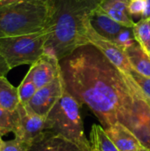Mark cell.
I'll return each instance as SVG.
<instances>
[{
    "instance_id": "obj_1",
    "label": "cell",
    "mask_w": 150,
    "mask_h": 151,
    "mask_svg": "<svg viewBox=\"0 0 150 151\" xmlns=\"http://www.w3.org/2000/svg\"><path fill=\"white\" fill-rule=\"evenodd\" d=\"M66 90L86 104L103 129L119 122L131 131L145 95L131 76L95 46L86 44L59 61Z\"/></svg>"
},
{
    "instance_id": "obj_2",
    "label": "cell",
    "mask_w": 150,
    "mask_h": 151,
    "mask_svg": "<svg viewBox=\"0 0 150 151\" xmlns=\"http://www.w3.org/2000/svg\"><path fill=\"white\" fill-rule=\"evenodd\" d=\"M103 0H52L53 16L49 25L45 53L59 61L77 48L89 44L87 41V22L90 13Z\"/></svg>"
},
{
    "instance_id": "obj_3",
    "label": "cell",
    "mask_w": 150,
    "mask_h": 151,
    "mask_svg": "<svg viewBox=\"0 0 150 151\" xmlns=\"http://www.w3.org/2000/svg\"><path fill=\"white\" fill-rule=\"evenodd\" d=\"M52 0H27L0 5V37L41 32L53 16Z\"/></svg>"
},
{
    "instance_id": "obj_4",
    "label": "cell",
    "mask_w": 150,
    "mask_h": 151,
    "mask_svg": "<svg viewBox=\"0 0 150 151\" xmlns=\"http://www.w3.org/2000/svg\"><path fill=\"white\" fill-rule=\"evenodd\" d=\"M80 104L66 90L46 117V129L90 151V141L84 133Z\"/></svg>"
},
{
    "instance_id": "obj_5",
    "label": "cell",
    "mask_w": 150,
    "mask_h": 151,
    "mask_svg": "<svg viewBox=\"0 0 150 151\" xmlns=\"http://www.w3.org/2000/svg\"><path fill=\"white\" fill-rule=\"evenodd\" d=\"M48 38V27L34 34L0 37V55L11 70L23 65H32L45 53Z\"/></svg>"
},
{
    "instance_id": "obj_6",
    "label": "cell",
    "mask_w": 150,
    "mask_h": 151,
    "mask_svg": "<svg viewBox=\"0 0 150 151\" xmlns=\"http://www.w3.org/2000/svg\"><path fill=\"white\" fill-rule=\"evenodd\" d=\"M86 27H87L86 36H87L88 42L95 46L96 49H98L110 60V62L113 64L118 69H119L125 74L131 76V73L133 72V69L124 50L118 47L112 41L99 35L91 26L89 22V19L88 21L87 22Z\"/></svg>"
},
{
    "instance_id": "obj_7",
    "label": "cell",
    "mask_w": 150,
    "mask_h": 151,
    "mask_svg": "<svg viewBox=\"0 0 150 151\" xmlns=\"http://www.w3.org/2000/svg\"><path fill=\"white\" fill-rule=\"evenodd\" d=\"M65 91V85L62 73H60L59 76L50 83L38 88L27 105L38 115L46 118L55 104L62 97Z\"/></svg>"
},
{
    "instance_id": "obj_8",
    "label": "cell",
    "mask_w": 150,
    "mask_h": 151,
    "mask_svg": "<svg viewBox=\"0 0 150 151\" xmlns=\"http://www.w3.org/2000/svg\"><path fill=\"white\" fill-rule=\"evenodd\" d=\"M17 111L19 114V130L14 137L31 145L37 137L47 131L46 118L38 115L27 105L21 104Z\"/></svg>"
},
{
    "instance_id": "obj_9",
    "label": "cell",
    "mask_w": 150,
    "mask_h": 151,
    "mask_svg": "<svg viewBox=\"0 0 150 151\" xmlns=\"http://www.w3.org/2000/svg\"><path fill=\"white\" fill-rule=\"evenodd\" d=\"M61 73L59 60L47 53H44L35 63H34L27 72L37 88H41L50 83Z\"/></svg>"
},
{
    "instance_id": "obj_10",
    "label": "cell",
    "mask_w": 150,
    "mask_h": 151,
    "mask_svg": "<svg viewBox=\"0 0 150 151\" xmlns=\"http://www.w3.org/2000/svg\"><path fill=\"white\" fill-rule=\"evenodd\" d=\"M28 151H86L74 142L50 131H45L37 137Z\"/></svg>"
},
{
    "instance_id": "obj_11",
    "label": "cell",
    "mask_w": 150,
    "mask_h": 151,
    "mask_svg": "<svg viewBox=\"0 0 150 151\" xmlns=\"http://www.w3.org/2000/svg\"><path fill=\"white\" fill-rule=\"evenodd\" d=\"M89 22L94 29L102 36L115 42L118 35L126 27L111 18L99 5L89 15Z\"/></svg>"
},
{
    "instance_id": "obj_12",
    "label": "cell",
    "mask_w": 150,
    "mask_h": 151,
    "mask_svg": "<svg viewBox=\"0 0 150 151\" xmlns=\"http://www.w3.org/2000/svg\"><path fill=\"white\" fill-rule=\"evenodd\" d=\"M104 130L120 151H138L142 148L136 135L127 127L119 122L113 124Z\"/></svg>"
},
{
    "instance_id": "obj_13",
    "label": "cell",
    "mask_w": 150,
    "mask_h": 151,
    "mask_svg": "<svg viewBox=\"0 0 150 151\" xmlns=\"http://www.w3.org/2000/svg\"><path fill=\"white\" fill-rule=\"evenodd\" d=\"M133 69L140 74L150 78V56L135 42L124 50Z\"/></svg>"
},
{
    "instance_id": "obj_14",
    "label": "cell",
    "mask_w": 150,
    "mask_h": 151,
    "mask_svg": "<svg viewBox=\"0 0 150 151\" xmlns=\"http://www.w3.org/2000/svg\"><path fill=\"white\" fill-rule=\"evenodd\" d=\"M19 104L18 88L11 85L5 76H0V108L15 111Z\"/></svg>"
},
{
    "instance_id": "obj_15",
    "label": "cell",
    "mask_w": 150,
    "mask_h": 151,
    "mask_svg": "<svg viewBox=\"0 0 150 151\" xmlns=\"http://www.w3.org/2000/svg\"><path fill=\"white\" fill-rule=\"evenodd\" d=\"M19 130V114L18 111H10L0 108V131L5 135L12 133L14 135Z\"/></svg>"
},
{
    "instance_id": "obj_16",
    "label": "cell",
    "mask_w": 150,
    "mask_h": 151,
    "mask_svg": "<svg viewBox=\"0 0 150 151\" xmlns=\"http://www.w3.org/2000/svg\"><path fill=\"white\" fill-rule=\"evenodd\" d=\"M135 41L147 52L150 45V19H141L135 23L133 27Z\"/></svg>"
},
{
    "instance_id": "obj_17",
    "label": "cell",
    "mask_w": 150,
    "mask_h": 151,
    "mask_svg": "<svg viewBox=\"0 0 150 151\" xmlns=\"http://www.w3.org/2000/svg\"><path fill=\"white\" fill-rule=\"evenodd\" d=\"M89 137H92L95 141L101 151H120L109 138L101 125L92 126Z\"/></svg>"
},
{
    "instance_id": "obj_18",
    "label": "cell",
    "mask_w": 150,
    "mask_h": 151,
    "mask_svg": "<svg viewBox=\"0 0 150 151\" xmlns=\"http://www.w3.org/2000/svg\"><path fill=\"white\" fill-rule=\"evenodd\" d=\"M37 89L38 88H36L31 78L27 74H26L23 81L18 87L20 104L23 105H27L29 103V101L32 99V97L34 96Z\"/></svg>"
},
{
    "instance_id": "obj_19",
    "label": "cell",
    "mask_w": 150,
    "mask_h": 151,
    "mask_svg": "<svg viewBox=\"0 0 150 151\" xmlns=\"http://www.w3.org/2000/svg\"><path fill=\"white\" fill-rule=\"evenodd\" d=\"M100 6L111 18H112L117 22L120 23L121 25H123L126 27H130V28H133L134 27L135 22L132 19L129 13L123 12V11L117 10L115 8L110 7V6L103 4H101Z\"/></svg>"
},
{
    "instance_id": "obj_20",
    "label": "cell",
    "mask_w": 150,
    "mask_h": 151,
    "mask_svg": "<svg viewBox=\"0 0 150 151\" xmlns=\"http://www.w3.org/2000/svg\"><path fill=\"white\" fill-rule=\"evenodd\" d=\"M135 39L133 37V28L130 27H126L123 29L117 36L115 40V43L120 47L122 50H126L132 44L135 42Z\"/></svg>"
},
{
    "instance_id": "obj_21",
    "label": "cell",
    "mask_w": 150,
    "mask_h": 151,
    "mask_svg": "<svg viewBox=\"0 0 150 151\" xmlns=\"http://www.w3.org/2000/svg\"><path fill=\"white\" fill-rule=\"evenodd\" d=\"M30 146V144L14 137L12 140L3 142L1 151H28Z\"/></svg>"
},
{
    "instance_id": "obj_22",
    "label": "cell",
    "mask_w": 150,
    "mask_h": 151,
    "mask_svg": "<svg viewBox=\"0 0 150 151\" xmlns=\"http://www.w3.org/2000/svg\"><path fill=\"white\" fill-rule=\"evenodd\" d=\"M131 77L133 79V81L136 82V84L139 86V88L141 89V91L144 93V95L150 98V78L143 76L137 73L136 71L133 70L131 73Z\"/></svg>"
},
{
    "instance_id": "obj_23",
    "label": "cell",
    "mask_w": 150,
    "mask_h": 151,
    "mask_svg": "<svg viewBox=\"0 0 150 151\" xmlns=\"http://www.w3.org/2000/svg\"><path fill=\"white\" fill-rule=\"evenodd\" d=\"M146 7V0H130L128 4V13L130 16L142 15Z\"/></svg>"
},
{
    "instance_id": "obj_24",
    "label": "cell",
    "mask_w": 150,
    "mask_h": 151,
    "mask_svg": "<svg viewBox=\"0 0 150 151\" xmlns=\"http://www.w3.org/2000/svg\"><path fill=\"white\" fill-rule=\"evenodd\" d=\"M129 2L130 0H103L102 4L128 13L127 7H128Z\"/></svg>"
},
{
    "instance_id": "obj_25",
    "label": "cell",
    "mask_w": 150,
    "mask_h": 151,
    "mask_svg": "<svg viewBox=\"0 0 150 151\" xmlns=\"http://www.w3.org/2000/svg\"><path fill=\"white\" fill-rule=\"evenodd\" d=\"M9 71H11L9 65H7L4 58L0 55V76H6Z\"/></svg>"
},
{
    "instance_id": "obj_26",
    "label": "cell",
    "mask_w": 150,
    "mask_h": 151,
    "mask_svg": "<svg viewBox=\"0 0 150 151\" xmlns=\"http://www.w3.org/2000/svg\"><path fill=\"white\" fill-rule=\"evenodd\" d=\"M150 19V0H146V7L143 14L141 15V19Z\"/></svg>"
},
{
    "instance_id": "obj_27",
    "label": "cell",
    "mask_w": 150,
    "mask_h": 151,
    "mask_svg": "<svg viewBox=\"0 0 150 151\" xmlns=\"http://www.w3.org/2000/svg\"><path fill=\"white\" fill-rule=\"evenodd\" d=\"M89 141H90V151H101L97 143L95 142V141L92 138V137H89Z\"/></svg>"
},
{
    "instance_id": "obj_28",
    "label": "cell",
    "mask_w": 150,
    "mask_h": 151,
    "mask_svg": "<svg viewBox=\"0 0 150 151\" xmlns=\"http://www.w3.org/2000/svg\"><path fill=\"white\" fill-rule=\"evenodd\" d=\"M19 1H27V0H1L0 5H4V4H11L14 2H19Z\"/></svg>"
},
{
    "instance_id": "obj_29",
    "label": "cell",
    "mask_w": 150,
    "mask_h": 151,
    "mask_svg": "<svg viewBox=\"0 0 150 151\" xmlns=\"http://www.w3.org/2000/svg\"><path fill=\"white\" fill-rule=\"evenodd\" d=\"M4 134L0 131V151H1V149H2V146H3V142H4V141L2 140V137L4 136Z\"/></svg>"
},
{
    "instance_id": "obj_30",
    "label": "cell",
    "mask_w": 150,
    "mask_h": 151,
    "mask_svg": "<svg viewBox=\"0 0 150 151\" xmlns=\"http://www.w3.org/2000/svg\"><path fill=\"white\" fill-rule=\"evenodd\" d=\"M145 100H146L147 104H149V107H150V98H149V97H147V96H145Z\"/></svg>"
},
{
    "instance_id": "obj_31",
    "label": "cell",
    "mask_w": 150,
    "mask_h": 151,
    "mask_svg": "<svg viewBox=\"0 0 150 151\" xmlns=\"http://www.w3.org/2000/svg\"><path fill=\"white\" fill-rule=\"evenodd\" d=\"M140 151H149V150H148L147 149H145L144 147H142V148L141 149V150H140Z\"/></svg>"
},
{
    "instance_id": "obj_32",
    "label": "cell",
    "mask_w": 150,
    "mask_h": 151,
    "mask_svg": "<svg viewBox=\"0 0 150 151\" xmlns=\"http://www.w3.org/2000/svg\"><path fill=\"white\" fill-rule=\"evenodd\" d=\"M147 53H148V54L150 56V45H149V49H148V50H147Z\"/></svg>"
},
{
    "instance_id": "obj_33",
    "label": "cell",
    "mask_w": 150,
    "mask_h": 151,
    "mask_svg": "<svg viewBox=\"0 0 150 151\" xmlns=\"http://www.w3.org/2000/svg\"><path fill=\"white\" fill-rule=\"evenodd\" d=\"M138 151H140V150H138Z\"/></svg>"
},
{
    "instance_id": "obj_34",
    "label": "cell",
    "mask_w": 150,
    "mask_h": 151,
    "mask_svg": "<svg viewBox=\"0 0 150 151\" xmlns=\"http://www.w3.org/2000/svg\"><path fill=\"white\" fill-rule=\"evenodd\" d=\"M0 1H1V0H0Z\"/></svg>"
}]
</instances>
